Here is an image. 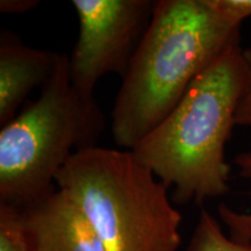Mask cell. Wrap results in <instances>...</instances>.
Listing matches in <instances>:
<instances>
[{"label":"cell","mask_w":251,"mask_h":251,"mask_svg":"<svg viewBox=\"0 0 251 251\" xmlns=\"http://www.w3.org/2000/svg\"><path fill=\"white\" fill-rule=\"evenodd\" d=\"M186 251H251V244L235 242L211 213L201 209Z\"/></svg>","instance_id":"obj_8"},{"label":"cell","mask_w":251,"mask_h":251,"mask_svg":"<svg viewBox=\"0 0 251 251\" xmlns=\"http://www.w3.org/2000/svg\"><path fill=\"white\" fill-rule=\"evenodd\" d=\"M0 251H30L23 207L0 202Z\"/></svg>","instance_id":"obj_10"},{"label":"cell","mask_w":251,"mask_h":251,"mask_svg":"<svg viewBox=\"0 0 251 251\" xmlns=\"http://www.w3.org/2000/svg\"><path fill=\"white\" fill-rule=\"evenodd\" d=\"M249 76L237 35L197 77L169 117L131 150L166 187L175 188L176 202L201 203L229 191L225 148Z\"/></svg>","instance_id":"obj_2"},{"label":"cell","mask_w":251,"mask_h":251,"mask_svg":"<svg viewBox=\"0 0 251 251\" xmlns=\"http://www.w3.org/2000/svg\"><path fill=\"white\" fill-rule=\"evenodd\" d=\"M79 30L69 56L72 85L93 97L103 76L121 78L149 26L155 1L151 0H72Z\"/></svg>","instance_id":"obj_5"},{"label":"cell","mask_w":251,"mask_h":251,"mask_svg":"<svg viewBox=\"0 0 251 251\" xmlns=\"http://www.w3.org/2000/svg\"><path fill=\"white\" fill-rule=\"evenodd\" d=\"M103 129L101 109L75 89L61 54L39 98L0 130V202L25 207L51 192L69 159L97 146Z\"/></svg>","instance_id":"obj_4"},{"label":"cell","mask_w":251,"mask_h":251,"mask_svg":"<svg viewBox=\"0 0 251 251\" xmlns=\"http://www.w3.org/2000/svg\"><path fill=\"white\" fill-rule=\"evenodd\" d=\"M244 56L249 65V83H248L247 90L244 92L240 105H238L236 115H235V126H244V127H251V48L244 49Z\"/></svg>","instance_id":"obj_12"},{"label":"cell","mask_w":251,"mask_h":251,"mask_svg":"<svg viewBox=\"0 0 251 251\" xmlns=\"http://www.w3.org/2000/svg\"><path fill=\"white\" fill-rule=\"evenodd\" d=\"M85 214L103 251H177L181 214L169 188L131 150L75 152L55 180Z\"/></svg>","instance_id":"obj_3"},{"label":"cell","mask_w":251,"mask_h":251,"mask_svg":"<svg viewBox=\"0 0 251 251\" xmlns=\"http://www.w3.org/2000/svg\"><path fill=\"white\" fill-rule=\"evenodd\" d=\"M238 168V175L251 180V151L242 152L234 159ZM219 216L229 230V237L235 242L251 244V212L238 213L225 203L218 208Z\"/></svg>","instance_id":"obj_9"},{"label":"cell","mask_w":251,"mask_h":251,"mask_svg":"<svg viewBox=\"0 0 251 251\" xmlns=\"http://www.w3.org/2000/svg\"><path fill=\"white\" fill-rule=\"evenodd\" d=\"M220 17L235 26L251 17V0H207Z\"/></svg>","instance_id":"obj_11"},{"label":"cell","mask_w":251,"mask_h":251,"mask_svg":"<svg viewBox=\"0 0 251 251\" xmlns=\"http://www.w3.org/2000/svg\"><path fill=\"white\" fill-rule=\"evenodd\" d=\"M23 211L30 251H103L89 219L58 188Z\"/></svg>","instance_id":"obj_6"},{"label":"cell","mask_w":251,"mask_h":251,"mask_svg":"<svg viewBox=\"0 0 251 251\" xmlns=\"http://www.w3.org/2000/svg\"><path fill=\"white\" fill-rule=\"evenodd\" d=\"M235 26L207 0H157L149 26L122 77L112 109V136L133 150L177 107L234 37Z\"/></svg>","instance_id":"obj_1"},{"label":"cell","mask_w":251,"mask_h":251,"mask_svg":"<svg viewBox=\"0 0 251 251\" xmlns=\"http://www.w3.org/2000/svg\"><path fill=\"white\" fill-rule=\"evenodd\" d=\"M61 54L30 48L15 34L0 35V125L17 117L31 91L42 87L54 74Z\"/></svg>","instance_id":"obj_7"},{"label":"cell","mask_w":251,"mask_h":251,"mask_svg":"<svg viewBox=\"0 0 251 251\" xmlns=\"http://www.w3.org/2000/svg\"><path fill=\"white\" fill-rule=\"evenodd\" d=\"M39 5L37 0H1L0 12L2 14H24Z\"/></svg>","instance_id":"obj_13"}]
</instances>
